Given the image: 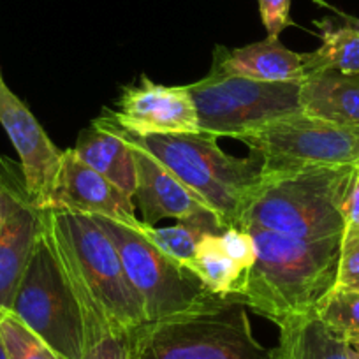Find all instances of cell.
<instances>
[{"mask_svg":"<svg viewBox=\"0 0 359 359\" xmlns=\"http://www.w3.org/2000/svg\"><path fill=\"white\" fill-rule=\"evenodd\" d=\"M255 243V261L245 273L236 298L252 312L278 324L313 312L334 287L341 234L292 238L245 227Z\"/></svg>","mask_w":359,"mask_h":359,"instance_id":"6da1fadb","label":"cell"},{"mask_svg":"<svg viewBox=\"0 0 359 359\" xmlns=\"http://www.w3.org/2000/svg\"><path fill=\"white\" fill-rule=\"evenodd\" d=\"M44 217L55 250L86 312L88 330L111 326L133 331L147 324L143 302L123 271L115 245L94 217L69 210H44Z\"/></svg>","mask_w":359,"mask_h":359,"instance_id":"7a4b0ae2","label":"cell"},{"mask_svg":"<svg viewBox=\"0 0 359 359\" xmlns=\"http://www.w3.org/2000/svg\"><path fill=\"white\" fill-rule=\"evenodd\" d=\"M94 122L157 158L210 206L224 227L236 224L245 199L262 180V161L259 155L233 157L219 147V137L212 134L137 136L113 122L106 111Z\"/></svg>","mask_w":359,"mask_h":359,"instance_id":"3957f363","label":"cell"},{"mask_svg":"<svg viewBox=\"0 0 359 359\" xmlns=\"http://www.w3.org/2000/svg\"><path fill=\"white\" fill-rule=\"evenodd\" d=\"M354 171L355 165H341L262 175L233 227H259L292 238L344 234L341 208Z\"/></svg>","mask_w":359,"mask_h":359,"instance_id":"277c9868","label":"cell"},{"mask_svg":"<svg viewBox=\"0 0 359 359\" xmlns=\"http://www.w3.org/2000/svg\"><path fill=\"white\" fill-rule=\"evenodd\" d=\"M133 359H271V348L254 337L245 303L215 298L134 330Z\"/></svg>","mask_w":359,"mask_h":359,"instance_id":"5b68a950","label":"cell"},{"mask_svg":"<svg viewBox=\"0 0 359 359\" xmlns=\"http://www.w3.org/2000/svg\"><path fill=\"white\" fill-rule=\"evenodd\" d=\"M8 312L64 359L81 358L88 319L55 250L44 213Z\"/></svg>","mask_w":359,"mask_h":359,"instance_id":"8992f818","label":"cell"},{"mask_svg":"<svg viewBox=\"0 0 359 359\" xmlns=\"http://www.w3.org/2000/svg\"><path fill=\"white\" fill-rule=\"evenodd\" d=\"M198 109L199 129L215 137H240L275 120L302 113V83H269L208 72L185 85Z\"/></svg>","mask_w":359,"mask_h":359,"instance_id":"52a82bcc","label":"cell"},{"mask_svg":"<svg viewBox=\"0 0 359 359\" xmlns=\"http://www.w3.org/2000/svg\"><path fill=\"white\" fill-rule=\"evenodd\" d=\"M90 217L115 245L123 271L143 302L148 323L191 312L217 298L191 269L158 250L133 226L109 217Z\"/></svg>","mask_w":359,"mask_h":359,"instance_id":"ba28073f","label":"cell"},{"mask_svg":"<svg viewBox=\"0 0 359 359\" xmlns=\"http://www.w3.org/2000/svg\"><path fill=\"white\" fill-rule=\"evenodd\" d=\"M262 161V175L359 164V127L298 113L236 137Z\"/></svg>","mask_w":359,"mask_h":359,"instance_id":"9c48e42d","label":"cell"},{"mask_svg":"<svg viewBox=\"0 0 359 359\" xmlns=\"http://www.w3.org/2000/svg\"><path fill=\"white\" fill-rule=\"evenodd\" d=\"M0 126L18 151L29 199L36 208L53 210L64 150L48 137L29 106L8 86L0 72Z\"/></svg>","mask_w":359,"mask_h":359,"instance_id":"30bf717a","label":"cell"},{"mask_svg":"<svg viewBox=\"0 0 359 359\" xmlns=\"http://www.w3.org/2000/svg\"><path fill=\"white\" fill-rule=\"evenodd\" d=\"M106 115L137 136L199 134L198 109L187 86H165L141 76L123 86L116 99V111Z\"/></svg>","mask_w":359,"mask_h":359,"instance_id":"8fae6325","label":"cell"},{"mask_svg":"<svg viewBox=\"0 0 359 359\" xmlns=\"http://www.w3.org/2000/svg\"><path fill=\"white\" fill-rule=\"evenodd\" d=\"M53 210L109 217L129 226L140 220L133 196L86 165L72 148L62 155Z\"/></svg>","mask_w":359,"mask_h":359,"instance_id":"7c38bea8","label":"cell"},{"mask_svg":"<svg viewBox=\"0 0 359 359\" xmlns=\"http://www.w3.org/2000/svg\"><path fill=\"white\" fill-rule=\"evenodd\" d=\"M129 147L133 148L134 165H136L134 199L144 224L155 226L162 219L185 220L198 213L212 212L201 198L185 187L157 158L151 157L143 148L134 144Z\"/></svg>","mask_w":359,"mask_h":359,"instance_id":"4fadbf2b","label":"cell"},{"mask_svg":"<svg viewBox=\"0 0 359 359\" xmlns=\"http://www.w3.org/2000/svg\"><path fill=\"white\" fill-rule=\"evenodd\" d=\"M210 72L269 83H303L306 78L302 53L289 50L278 37L271 36L231 51L217 46Z\"/></svg>","mask_w":359,"mask_h":359,"instance_id":"5bb4252c","label":"cell"},{"mask_svg":"<svg viewBox=\"0 0 359 359\" xmlns=\"http://www.w3.org/2000/svg\"><path fill=\"white\" fill-rule=\"evenodd\" d=\"M302 109L338 126L359 127V72L309 74L302 83Z\"/></svg>","mask_w":359,"mask_h":359,"instance_id":"9a60e30c","label":"cell"},{"mask_svg":"<svg viewBox=\"0 0 359 359\" xmlns=\"http://www.w3.org/2000/svg\"><path fill=\"white\" fill-rule=\"evenodd\" d=\"M316 2L323 8L331 9L338 20L327 16L313 22V25L319 29L320 46L310 53H302L306 76L326 71L345 72V74L359 72L358 18L326 4L324 0H316Z\"/></svg>","mask_w":359,"mask_h":359,"instance_id":"2e32d148","label":"cell"},{"mask_svg":"<svg viewBox=\"0 0 359 359\" xmlns=\"http://www.w3.org/2000/svg\"><path fill=\"white\" fill-rule=\"evenodd\" d=\"M43 213L44 210L25 201L0 233V310L11 309L34 241L43 226Z\"/></svg>","mask_w":359,"mask_h":359,"instance_id":"e0dca14e","label":"cell"},{"mask_svg":"<svg viewBox=\"0 0 359 359\" xmlns=\"http://www.w3.org/2000/svg\"><path fill=\"white\" fill-rule=\"evenodd\" d=\"M72 150L86 165L134 198L136 165L133 148L122 137L92 122L88 129L81 130Z\"/></svg>","mask_w":359,"mask_h":359,"instance_id":"ac0fdd59","label":"cell"},{"mask_svg":"<svg viewBox=\"0 0 359 359\" xmlns=\"http://www.w3.org/2000/svg\"><path fill=\"white\" fill-rule=\"evenodd\" d=\"M278 344L271 359H351L344 338L324 326L313 312L287 317L278 324Z\"/></svg>","mask_w":359,"mask_h":359,"instance_id":"d6986e66","label":"cell"},{"mask_svg":"<svg viewBox=\"0 0 359 359\" xmlns=\"http://www.w3.org/2000/svg\"><path fill=\"white\" fill-rule=\"evenodd\" d=\"M136 231H140L150 243L165 255L175 259L182 266H187V262L194 257L198 245L206 234L222 233L226 227L222 226L219 219L212 212H203L191 219L178 220V224L172 227H158L144 224L143 220H136L130 224Z\"/></svg>","mask_w":359,"mask_h":359,"instance_id":"ffe728a7","label":"cell"},{"mask_svg":"<svg viewBox=\"0 0 359 359\" xmlns=\"http://www.w3.org/2000/svg\"><path fill=\"white\" fill-rule=\"evenodd\" d=\"M185 268L217 298H236L245 277L243 269L222 248L220 233L206 234Z\"/></svg>","mask_w":359,"mask_h":359,"instance_id":"44dd1931","label":"cell"},{"mask_svg":"<svg viewBox=\"0 0 359 359\" xmlns=\"http://www.w3.org/2000/svg\"><path fill=\"white\" fill-rule=\"evenodd\" d=\"M316 313L345 341L359 340V291L333 287L317 305Z\"/></svg>","mask_w":359,"mask_h":359,"instance_id":"7402d4cb","label":"cell"},{"mask_svg":"<svg viewBox=\"0 0 359 359\" xmlns=\"http://www.w3.org/2000/svg\"><path fill=\"white\" fill-rule=\"evenodd\" d=\"M0 337L9 359H64L8 310H0Z\"/></svg>","mask_w":359,"mask_h":359,"instance_id":"603a6c76","label":"cell"},{"mask_svg":"<svg viewBox=\"0 0 359 359\" xmlns=\"http://www.w3.org/2000/svg\"><path fill=\"white\" fill-rule=\"evenodd\" d=\"M134 330L94 327L86 331L85 347L79 359H133Z\"/></svg>","mask_w":359,"mask_h":359,"instance_id":"cb8c5ba5","label":"cell"},{"mask_svg":"<svg viewBox=\"0 0 359 359\" xmlns=\"http://www.w3.org/2000/svg\"><path fill=\"white\" fill-rule=\"evenodd\" d=\"M25 201H30L22 165L0 155V233L13 213Z\"/></svg>","mask_w":359,"mask_h":359,"instance_id":"d4e9b609","label":"cell"},{"mask_svg":"<svg viewBox=\"0 0 359 359\" xmlns=\"http://www.w3.org/2000/svg\"><path fill=\"white\" fill-rule=\"evenodd\" d=\"M220 243L226 254L247 273L255 261V243L250 233L240 227H226L220 233Z\"/></svg>","mask_w":359,"mask_h":359,"instance_id":"484cf974","label":"cell"},{"mask_svg":"<svg viewBox=\"0 0 359 359\" xmlns=\"http://www.w3.org/2000/svg\"><path fill=\"white\" fill-rule=\"evenodd\" d=\"M334 289L359 291V240L341 241Z\"/></svg>","mask_w":359,"mask_h":359,"instance_id":"4316f807","label":"cell"},{"mask_svg":"<svg viewBox=\"0 0 359 359\" xmlns=\"http://www.w3.org/2000/svg\"><path fill=\"white\" fill-rule=\"evenodd\" d=\"M291 0H259V13L266 32L271 37H280V34L292 25Z\"/></svg>","mask_w":359,"mask_h":359,"instance_id":"83f0119b","label":"cell"},{"mask_svg":"<svg viewBox=\"0 0 359 359\" xmlns=\"http://www.w3.org/2000/svg\"><path fill=\"white\" fill-rule=\"evenodd\" d=\"M344 234L341 241L359 240V171L355 168L352 182L348 185L347 196H345L344 208Z\"/></svg>","mask_w":359,"mask_h":359,"instance_id":"f1b7e54d","label":"cell"},{"mask_svg":"<svg viewBox=\"0 0 359 359\" xmlns=\"http://www.w3.org/2000/svg\"><path fill=\"white\" fill-rule=\"evenodd\" d=\"M347 345H348V355H351V359H359V340L347 341Z\"/></svg>","mask_w":359,"mask_h":359,"instance_id":"f546056e","label":"cell"},{"mask_svg":"<svg viewBox=\"0 0 359 359\" xmlns=\"http://www.w3.org/2000/svg\"><path fill=\"white\" fill-rule=\"evenodd\" d=\"M0 359H9L8 352H6L4 341H2V337H0Z\"/></svg>","mask_w":359,"mask_h":359,"instance_id":"4dcf8cb0","label":"cell"},{"mask_svg":"<svg viewBox=\"0 0 359 359\" xmlns=\"http://www.w3.org/2000/svg\"><path fill=\"white\" fill-rule=\"evenodd\" d=\"M355 168H358V171H359V164H358V165H355Z\"/></svg>","mask_w":359,"mask_h":359,"instance_id":"1f68e13d","label":"cell"},{"mask_svg":"<svg viewBox=\"0 0 359 359\" xmlns=\"http://www.w3.org/2000/svg\"><path fill=\"white\" fill-rule=\"evenodd\" d=\"M358 23H359V18H358Z\"/></svg>","mask_w":359,"mask_h":359,"instance_id":"d6a6232c","label":"cell"}]
</instances>
